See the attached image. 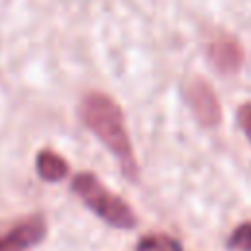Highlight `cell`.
I'll return each instance as SVG.
<instances>
[{"label": "cell", "mask_w": 251, "mask_h": 251, "mask_svg": "<svg viewBox=\"0 0 251 251\" xmlns=\"http://www.w3.org/2000/svg\"><path fill=\"white\" fill-rule=\"evenodd\" d=\"M237 124L243 129V133L247 135V139L251 141V102L239 106V110H237Z\"/></svg>", "instance_id": "9c48e42d"}, {"label": "cell", "mask_w": 251, "mask_h": 251, "mask_svg": "<svg viewBox=\"0 0 251 251\" xmlns=\"http://www.w3.org/2000/svg\"><path fill=\"white\" fill-rule=\"evenodd\" d=\"M186 102L192 110V114L196 116V120L202 126H218L222 112H220V102L212 90V86L202 80V78H194L188 88H186Z\"/></svg>", "instance_id": "3957f363"}, {"label": "cell", "mask_w": 251, "mask_h": 251, "mask_svg": "<svg viewBox=\"0 0 251 251\" xmlns=\"http://www.w3.org/2000/svg\"><path fill=\"white\" fill-rule=\"evenodd\" d=\"M35 169H37V175L47 182H59L69 175L67 161L51 149H43V151L37 153Z\"/></svg>", "instance_id": "8992f818"}, {"label": "cell", "mask_w": 251, "mask_h": 251, "mask_svg": "<svg viewBox=\"0 0 251 251\" xmlns=\"http://www.w3.org/2000/svg\"><path fill=\"white\" fill-rule=\"evenodd\" d=\"M47 226L41 216H29L0 237V251H29L45 237Z\"/></svg>", "instance_id": "277c9868"}, {"label": "cell", "mask_w": 251, "mask_h": 251, "mask_svg": "<svg viewBox=\"0 0 251 251\" xmlns=\"http://www.w3.org/2000/svg\"><path fill=\"white\" fill-rule=\"evenodd\" d=\"M73 192L84 202L86 208H90L98 218H102L106 224L118 227V229H131L137 224V218L127 202H124L120 196L110 192L94 175L90 173H78L73 178Z\"/></svg>", "instance_id": "7a4b0ae2"}, {"label": "cell", "mask_w": 251, "mask_h": 251, "mask_svg": "<svg viewBox=\"0 0 251 251\" xmlns=\"http://www.w3.org/2000/svg\"><path fill=\"white\" fill-rule=\"evenodd\" d=\"M227 247L233 251H251V222H245L233 229L227 239Z\"/></svg>", "instance_id": "ba28073f"}, {"label": "cell", "mask_w": 251, "mask_h": 251, "mask_svg": "<svg viewBox=\"0 0 251 251\" xmlns=\"http://www.w3.org/2000/svg\"><path fill=\"white\" fill-rule=\"evenodd\" d=\"M80 118L84 126L106 145L108 151L120 161V167L126 176H137V163L133 147L126 129L122 108L102 92H90L80 104Z\"/></svg>", "instance_id": "6da1fadb"}, {"label": "cell", "mask_w": 251, "mask_h": 251, "mask_svg": "<svg viewBox=\"0 0 251 251\" xmlns=\"http://www.w3.org/2000/svg\"><path fill=\"white\" fill-rule=\"evenodd\" d=\"M208 59L216 71L224 75L237 73L243 63V51L239 43L231 37H218L208 45Z\"/></svg>", "instance_id": "5b68a950"}, {"label": "cell", "mask_w": 251, "mask_h": 251, "mask_svg": "<svg viewBox=\"0 0 251 251\" xmlns=\"http://www.w3.org/2000/svg\"><path fill=\"white\" fill-rule=\"evenodd\" d=\"M135 251H182V245L167 233H149L137 241Z\"/></svg>", "instance_id": "52a82bcc"}]
</instances>
